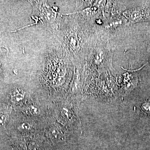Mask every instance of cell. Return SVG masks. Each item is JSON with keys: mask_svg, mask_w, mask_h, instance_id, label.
Listing matches in <instances>:
<instances>
[{"mask_svg": "<svg viewBox=\"0 0 150 150\" xmlns=\"http://www.w3.org/2000/svg\"><path fill=\"white\" fill-rule=\"evenodd\" d=\"M49 136L51 139L54 142H59L62 139V133L57 128H53L50 130Z\"/></svg>", "mask_w": 150, "mask_h": 150, "instance_id": "obj_1", "label": "cell"}, {"mask_svg": "<svg viewBox=\"0 0 150 150\" xmlns=\"http://www.w3.org/2000/svg\"><path fill=\"white\" fill-rule=\"evenodd\" d=\"M24 98V94L23 92L18 90L14 91L12 93L11 100L12 101L16 103H20L23 100Z\"/></svg>", "mask_w": 150, "mask_h": 150, "instance_id": "obj_2", "label": "cell"}, {"mask_svg": "<svg viewBox=\"0 0 150 150\" xmlns=\"http://www.w3.org/2000/svg\"><path fill=\"white\" fill-rule=\"evenodd\" d=\"M17 129L18 131L21 132H26L30 131L31 129V126L30 124L28 122H23L19 124Z\"/></svg>", "mask_w": 150, "mask_h": 150, "instance_id": "obj_3", "label": "cell"}, {"mask_svg": "<svg viewBox=\"0 0 150 150\" xmlns=\"http://www.w3.org/2000/svg\"><path fill=\"white\" fill-rule=\"evenodd\" d=\"M28 111L30 115H37L40 113V110L36 105H31L28 106L27 108Z\"/></svg>", "mask_w": 150, "mask_h": 150, "instance_id": "obj_4", "label": "cell"}, {"mask_svg": "<svg viewBox=\"0 0 150 150\" xmlns=\"http://www.w3.org/2000/svg\"><path fill=\"white\" fill-rule=\"evenodd\" d=\"M7 120V118L5 114L2 112H0V126L4 125L6 122Z\"/></svg>", "mask_w": 150, "mask_h": 150, "instance_id": "obj_5", "label": "cell"}]
</instances>
